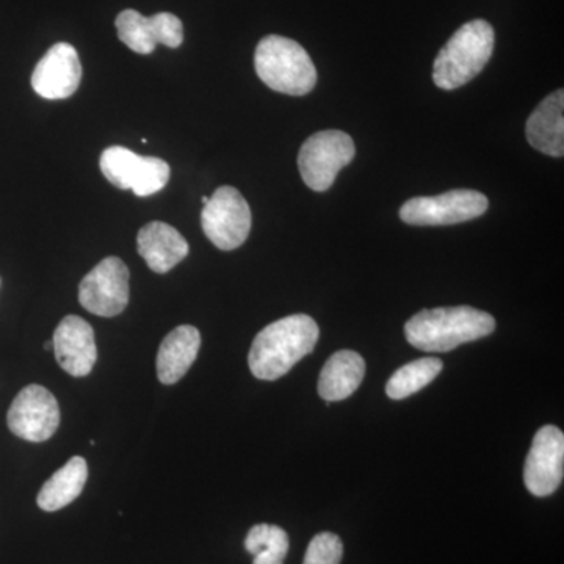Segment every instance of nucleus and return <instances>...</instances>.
<instances>
[{"label": "nucleus", "instance_id": "1", "mask_svg": "<svg viewBox=\"0 0 564 564\" xmlns=\"http://www.w3.org/2000/svg\"><path fill=\"white\" fill-rule=\"evenodd\" d=\"M318 325L306 314L289 315L270 323L252 340L248 364L258 380H280L296 362L313 352Z\"/></svg>", "mask_w": 564, "mask_h": 564}, {"label": "nucleus", "instance_id": "2", "mask_svg": "<svg viewBox=\"0 0 564 564\" xmlns=\"http://www.w3.org/2000/svg\"><path fill=\"white\" fill-rule=\"evenodd\" d=\"M496 329L491 314L470 306L423 310L404 325L408 343L422 351L445 352L474 343Z\"/></svg>", "mask_w": 564, "mask_h": 564}, {"label": "nucleus", "instance_id": "3", "mask_svg": "<svg viewBox=\"0 0 564 564\" xmlns=\"http://www.w3.org/2000/svg\"><path fill=\"white\" fill-rule=\"evenodd\" d=\"M496 33L488 21L466 22L445 43L433 66L436 87L452 91L469 84L491 61Z\"/></svg>", "mask_w": 564, "mask_h": 564}, {"label": "nucleus", "instance_id": "4", "mask_svg": "<svg viewBox=\"0 0 564 564\" xmlns=\"http://www.w3.org/2000/svg\"><path fill=\"white\" fill-rule=\"evenodd\" d=\"M254 68L267 87L282 95L304 96L317 84V69L310 54L285 36L269 35L259 41Z\"/></svg>", "mask_w": 564, "mask_h": 564}, {"label": "nucleus", "instance_id": "5", "mask_svg": "<svg viewBox=\"0 0 564 564\" xmlns=\"http://www.w3.org/2000/svg\"><path fill=\"white\" fill-rule=\"evenodd\" d=\"M355 141L343 131H322L304 141L299 169L304 184L314 192H326L337 174L355 159Z\"/></svg>", "mask_w": 564, "mask_h": 564}, {"label": "nucleus", "instance_id": "6", "mask_svg": "<svg viewBox=\"0 0 564 564\" xmlns=\"http://www.w3.org/2000/svg\"><path fill=\"white\" fill-rule=\"evenodd\" d=\"M251 209L242 193L231 185L217 188L202 212L203 231L218 250L232 251L247 242Z\"/></svg>", "mask_w": 564, "mask_h": 564}, {"label": "nucleus", "instance_id": "7", "mask_svg": "<svg viewBox=\"0 0 564 564\" xmlns=\"http://www.w3.org/2000/svg\"><path fill=\"white\" fill-rule=\"evenodd\" d=\"M488 206L484 193L459 188L443 195L408 199L400 209V218L411 226L458 225L481 217Z\"/></svg>", "mask_w": 564, "mask_h": 564}, {"label": "nucleus", "instance_id": "8", "mask_svg": "<svg viewBox=\"0 0 564 564\" xmlns=\"http://www.w3.org/2000/svg\"><path fill=\"white\" fill-rule=\"evenodd\" d=\"M101 172L106 180L121 191L137 196L161 192L170 181V165L159 158H147L122 147H110L101 154Z\"/></svg>", "mask_w": 564, "mask_h": 564}, {"label": "nucleus", "instance_id": "9", "mask_svg": "<svg viewBox=\"0 0 564 564\" xmlns=\"http://www.w3.org/2000/svg\"><path fill=\"white\" fill-rule=\"evenodd\" d=\"M129 269L120 258H106L82 280L79 302L88 313L117 317L128 307Z\"/></svg>", "mask_w": 564, "mask_h": 564}, {"label": "nucleus", "instance_id": "10", "mask_svg": "<svg viewBox=\"0 0 564 564\" xmlns=\"http://www.w3.org/2000/svg\"><path fill=\"white\" fill-rule=\"evenodd\" d=\"M7 423L14 436L29 443H46L61 425L57 399L43 386H28L11 403Z\"/></svg>", "mask_w": 564, "mask_h": 564}, {"label": "nucleus", "instance_id": "11", "mask_svg": "<svg viewBox=\"0 0 564 564\" xmlns=\"http://www.w3.org/2000/svg\"><path fill=\"white\" fill-rule=\"evenodd\" d=\"M564 475V434L554 425H545L534 434L527 456L524 484L536 497H547L562 485Z\"/></svg>", "mask_w": 564, "mask_h": 564}, {"label": "nucleus", "instance_id": "12", "mask_svg": "<svg viewBox=\"0 0 564 564\" xmlns=\"http://www.w3.org/2000/svg\"><path fill=\"white\" fill-rule=\"evenodd\" d=\"M115 25L122 43L141 55L151 54L158 44L176 50L184 41L182 21L166 11L147 18L139 11L124 10L118 14Z\"/></svg>", "mask_w": 564, "mask_h": 564}, {"label": "nucleus", "instance_id": "13", "mask_svg": "<svg viewBox=\"0 0 564 564\" xmlns=\"http://www.w3.org/2000/svg\"><path fill=\"white\" fill-rule=\"evenodd\" d=\"M79 54L68 43H57L46 52L32 74L33 90L44 99H66L79 88Z\"/></svg>", "mask_w": 564, "mask_h": 564}, {"label": "nucleus", "instance_id": "14", "mask_svg": "<svg viewBox=\"0 0 564 564\" xmlns=\"http://www.w3.org/2000/svg\"><path fill=\"white\" fill-rule=\"evenodd\" d=\"M52 343L55 358L66 373L76 378L91 373L98 348L90 323L77 315H66L55 329Z\"/></svg>", "mask_w": 564, "mask_h": 564}, {"label": "nucleus", "instance_id": "15", "mask_svg": "<svg viewBox=\"0 0 564 564\" xmlns=\"http://www.w3.org/2000/svg\"><path fill=\"white\" fill-rule=\"evenodd\" d=\"M139 254L154 273H169L187 258L191 247L182 234L162 221L144 225L137 237Z\"/></svg>", "mask_w": 564, "mask_h": 564}, {"label": "nucleus", "instance_id": "16", "mask_svg": "<svg viewBox=\"0 0 564 564\" xmlns=\"http://www.w3.org/2000/svg\"><path fill=\"white\" fill-rule=\"evenodd\" d=\"M525 135L534 150L551 155H564V91L549 95L530 115L525 126Z\"/></svg>", "mask_w": 564, "mask_h": 564}, {"label": "nucleus", "instance_id": "17", "mask_svg": "<svg viewBox=\"0 0 564 564\" xmlns=\"http://www.w3.org/2000/svg\"><path fill=\"white\" fill-rule=\"evenodd\" d=\"M202 347V334L192 325L174 328L162 340L158 352V377L162 384H174L185 377Z\"/></svg>", "mask_w": 564, "mask_h": 564}, {"label": "nucleus", "instance_id": "18", "mask_svg": "<svg viewBox=\"0 0 564 564\" xmlns=\"http://www.w3.org/2000/svg\"><path fill=\"white\" fill-rule=\"evenodd\" d=\"M366 375V361L351 350L334 352L323 367L318 378V393L326 402L348 399L361 386Z\"/></svg>", "mask_w": 564, "mask_h": 564}, {"label": "nucleus", "instance_id": "19", "mask_svg": "<svg viewBox=\"0 0 564 564\" xmlns=\"http://www.w3.org/2000/svg\"><path fill=\"white\" fill-rule=\"evenodd\" d=\"M88 480V464L82 456H73L43 485L36 503L43 511L54 513L73 503L84 491Z\"/></svg>", "mask_w": 564, "mask_h": 564}, {"label": "nucleus", "instance_id": "20", "mask_svg": "<svg viewBox=\"0 0 564 564\" xmlns=\"http://www.w3.org/2000/svg\"><path fill=\"white\" fill-rule=\"evenodd\" d=\"M443 367V361L437 358H422L404 364L386 384V393L392 400L406 399L436 380Z\"/></svg>", "mask_w": 564, "mask_h": 564}, {"label": "nucleus", "instance_id": "21", "mask_svg": "<svg viewBox=\"0 0 564 564\" xmlns=\"http://www.w3.org/2000/svg\"><path fill=\"white\" fill-rule=\"evenodd\" d=\"M289 545V534L281 527L269 524L252 527L245 540V549L254 556L252 564H284Z\"/></svg>", "mask_w": 564, "mask_h": 564}, {"label": "nucleus", "instance_id": "22", "mask_svg": "<svg viewBox=\"0 0 564 564\" xmlns=\"http://www.w3.org/2000/svg\"><path fill=\"white\" fill-rule=\"evenodd\" d=\"M344 556L343 540L336 533L315 534L307 545L303 564H340Z\"/></svg>", "mask_w": 564, "mask_h": 564}, {"label": "nucleus", "instance_id": "23", "mask_svg": "<svg viewBox=\"0 0 564 564\" xmlns=\"http://www.w3.org/2000/svg\"><path fill=\"white\" fill-rule=\"evenodd\" d=\"M44 348H46V350H54V343L50 340V343L44 344Z\"/></svg>", "mask_w": 564, "mask_h": 564}, {"label": "nucleus", "instance_id": "24", "mask_svg": "<svg viewBox=\"0 0 564 564\" xmlns=\"http://www.w3.org/2000/svg\"><path fill=\"white\" fill-rule=\"evenodd\" d=\"M0 285H2V280H0Z\"/></svg>", "mask_w": 564, "mask_h": 564}]
</instances>
